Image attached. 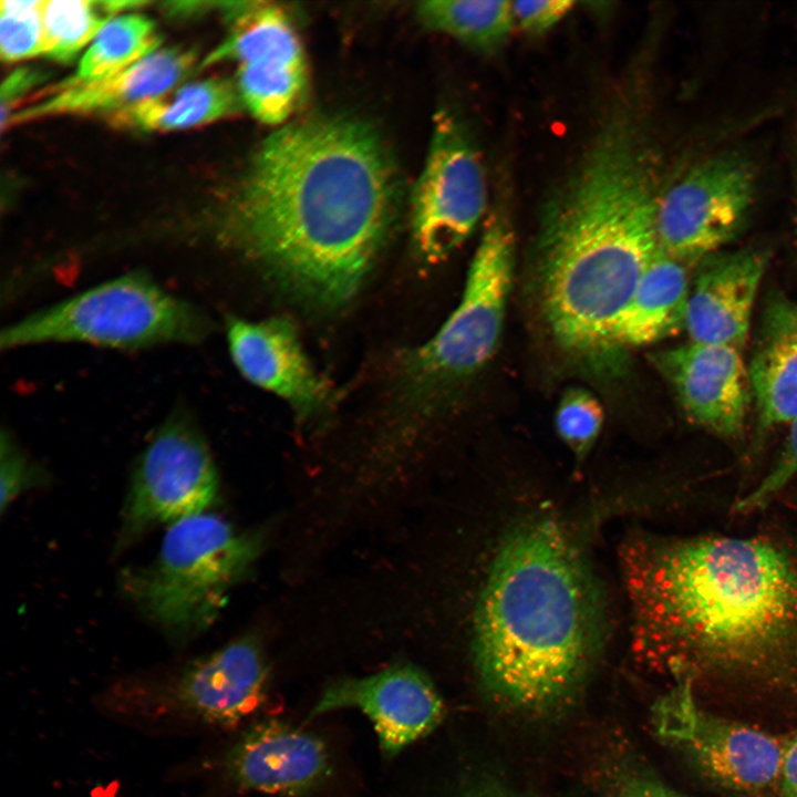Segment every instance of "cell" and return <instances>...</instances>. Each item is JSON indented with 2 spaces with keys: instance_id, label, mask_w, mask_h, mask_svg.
I'll use <instances>...</instances> for the list:
<instances>
[{
  "instance_id": "24",
  "label": "cell",
  "mask_w": 797,
  "mask_h": 797,
  "mask_svg": "<svg viewBox=\"0 0 797 797\" xmlns=\"http://www.w3.org/2000/svg\"><path fill=\"white\" fill-rule=\"evenodd\" d=\"M143 4L145 2L139 1H42V54L69 62L116 13Z\"/></svg>"
},
{
  "instance_id": "29",
  "label": "cell",
  "mask_w": 797,
  "mask_h": 797,
  "mask_svg": "<svg viewBox=\"0 0 797 797\" xmlns=\"http://www.w3.org/2000/svg\"><path fill=\"white\" fill-rule=\"evenodd\" d=\"M797 476V418L789 424V433L773 467L746 496L741 498L735 510L748 514L759 510Z\"/></svg>"
},
{
  "instance_id": "3",
  "label": "cell",
  "mask_w": 797,
  "mask_h": 797,
  "mask_svg": "<svg viewBox=\"0 0 797 797\" xmlns=\"http://www.w3.org/2000/svg\"><path fill=\"white\" fill-rule=\"evenodd\" d=\"M658 199L638 117L620 107L542 211L540 304L567 352L593 361L620 353L615 327L659 251Z\"/></svg>"
},
{
  "instance_id": "26",
  "label": "cell",
  "mask_w": 797,
  "mask_h": 797,
  "mask_svg": "<svg viewBox=\"0 0 797 797\" xmlns=\"http://www.w3.org/2000/svg\"><path fill=\"white\" fill-rule=\"evenodd\" d=\"M603 423L600 402L584 389H570L562 395L555 416L559 437L582 458L596 443Z\"/></svg>"
},
{
  "instance_id": "32",
  "label": "cell",
  "mask_w": 797,
  "mask_h": 797,
  "mask_svg": "<svg viewBox=\"0 0 797 797\" xmlns=\"http://www.w3.org/2000/svg\"><path fill=\"white\" fill-rule=\"evenodd\" d=\"M42 75L39 71L30 68L14 70L2 83L1 86V115L6 120L9 106L27 90L35 85Z\"/></svg>"
},
{
  "instance_id": "25",
  "label": "cell",
  "mask_w": 797,
  "mask_h": 797,
  "mask_svg": "<svg viewBox=\"0 0 797 797\" xmlns=\"http://www.w3.org/2000/svg\"><path fill=\"white\" fill-rule=\"evenodd\" d=\"M159 43L156 27L147 17L121 15L95 37L70 79L91 81L112 75L157 51Z\"/></svg>"
},
{
  "instance_id": "16",
  "label": "cell",
  "mask_w": 797,
  "mask_h": 797,
  "mask_svg": "<svg viewBox=\"0 0 797 797\" xmlns=\"http://www.w3.org/2000/svg\"><path fill=\"white\" fill-rule=\"evenodd\" d=\"M654 363L693 424L726 438L742 434L751 384L739 349L690 341L656 353Z\"/></svg>"
},
{
  "instance_id": "21",
  "label": "cell",
  "mask_w": 797,
  "mask_h": 797,
  "mask_svg": "<svg viewBox=\"0 0 797 797\" xmlns=\"http://www.w3.org/2000/svg\"><path fill=\"white\" fill-rule=\"evenodd\" d=\"M748 376L762 428L797 418V307L772 309Z\"/></svg>"
},
{
  "instance_id": "22",
  "label": "cell",
  "mask_w": 797,
  "mask_h": 797,
  "mask_svg": "<svg viewBox=\"0 0 797 797\" xmlns=\"http://www.w3.org/2000/svg\"><path fill=\"white\" fill-rule=\"evenodd\" d=\"M244 106L236 84L205 79L179 90L139 102L108 116L118 127L173 131L209 124L237 114Z\"/></svg>"
},
{
  "instance_id": "5",
  "label": "cell",
  "mask_w": 797,
  "mask_h": 797,
  "mask_svg": "<svg viewBox=\"0 0 797 797\" xmlns=\"http://www.w3.org/2000/svg\"><path fill=\"white\" fill-rule=\"evenodd\" d=\"M261 541L211 511L186 517L168 526L151 561L121 573V592L170 643L186 645L213 625Z\"/></svg>"
},
{
  "instance_id": "19",
  "label": "cell",
  "mask_w": 797,
  "mask_h": 797,
  "mask_svg": "<svg viewBox=\"0 0 797 797\" xmlns=\"http://www.w3.org/2000/svg\"><path fill=\"white\" fill-rule=\"evenodd\" d=\"M766 265L757 250L714 253L697 265L685 323L691 342L741 350Z\"/></svg>"
},
{
  "instance_id": "2",
  "label": "cell",
  "mask_w": 797,
  "mask_h": 797,
  "mask_svg": "<svg viewBox=\"0 0 797 797\" xmlns=\"http://www.w3.org/2000/svg\"><path fill=\"white\" fill-rule=\"evenodd\" d=\"M624 572L641 654L676 681L797 691V550L770 537L641 536Z\"/></svg>"
},
{
  "instance_id": "15",
  "label": "cell",
  "mask_w": 797,
  "mask_h": 797,
  "mask_svg": "<svg viewBox=\"0 0 797 797\" xmlns=\"http://www.w3.org/2000/svg\"><path fill=\"white\" fill-rule=\"evenodd\" d=\"M221 768L239 788L283 797L309 794L331 773L319 736L276 718L247 727L226 751Z\"/></svg>"
},
{
  "instance_id": "4",
  "label": "cell",
  "mask_w": 797,
  "mask_h": 797,
  "mask_svg": "<svg viewBox=\"0 0 797 797\" xmlns=\"http://www.w3.org/2000/svg\"><path fill=\"white\" fill-rule=\"evenodd\" d=\"M603 624L602 596L568 528L540 514L511 525L475 610L474 655L484 685L524 711L557 705L584 676Z\"/></svg>"
},
{
  "instance_id": "30",
  "label": "cell",
  "mask_w": 797,
  "mask_h": 797,
  "mask_svg": "<svg viewBox=\"0 0 797 797\" xmlns=\"http://www.w3.org/2000/svg\"><path fill=\"white\" fill-rule=\"evenodd\" d=\"M576 3L570 0L511 2L514 23L530 34H544L558 24Z\"/></svg>"
},
{
  "instance_id": "18",
  "label": "cell",
  "mask_w": 797,
  "mask_h": 797,
  "mask_svg": "<svg viewBox=\"0 0 797 797\" xmlns=\"http://www.w3.org/2000/svg\"><path fill=\"white\" fill-rule=\"evenodd\" d=\"M193 50L167 48L153 52L112 75L52 86L40 101L9 115L2 127L58 115H112L139 102L164 95L193 69Z\"/></svg>"
},
{
  "instance_id": "12",
  "label": "cell",
  "mask_w": 797,
  "mask_h": 797,
  "mask_svg": "<svg viewBox=\"0 0 797 797\" xmlns=\"http://www.w3.org/2000/svg\"><path fill=\"white\" fill-rule=\"evenodd\" d=\"M486 198L483 165L469 134L456 116L438 111L411 197L418 253L428 262L449 256L476 228Z\"/></svg>"
},
{
  "instance_id": "33",
  "label": "cell",
  "mask_w": 797,
  "mask_h": 797,
  "mask_svg": "<svg viewBox=\"0 0 797 797\" xmlns=\"http://www.w3.org/2000/svg\"><path fill=\"white\" fill-rule=\"evenodd\" d=\"M777 790L779 797H797V733L786 739Z\"/></svg>"
},
{
  "instance_id": "20",
  "label": "cell",
  "mask_w": 797,
  "mask_h": 797,
  "mask_svg": "<svg viewBox=\"0 0 797 797\" xmlns=\"http://www.w3.org/2000/svg\"><path fill=\"white\" fill-rule=\"evenodd\" d=\"M690 290L687 266L659 249L618 321V351L652 344L685 329Z\"/></svg>"
},
{
  "instance_id": "34",
  "label": "cell",
  "mask_w": 797,
  "mask_h": 797,
  "mask_svg": "<svg viewBox=\"0 0 797 797\" xmlns=\"http://www.w3.org/2000/svg\"><path fill=\"white\" fill-rule=\"evenodd\" d=\"M484 797H504V796H496V795H485Z\"/></svg>"
},
{
  "instance_id": "1",
  "label": "cell",
  "mask_w": 797,
  "mask_h": 797,
  "mask_svg": "<svg viewBox=\"0 0 797 797\" xmlns=\"http://www.w3.org/2000/svg\"><path fill=\"white\" fill-rule=\"evenodd\" d=\"M398 188L370 125L340 115L296 121L260 144L217 235L297 298L338 308L379 253Z\"/></svg>"
},
{
  "instance_id": "11",
  "label": "cell",
  "mask_w": 797,
  "mask_h": 797,
  "mask_svg": "<svg viewBox=\"0 0 797 797\" xmlns=\"http://www.w3.org/2000/svg\"><path fill=\"white\" fill-rule=\"evenodd\" d=\"M653 721L658 735L716 784L745 795L778 789L786 741L707 711L693 682L676 681L655 704Z\"/></svg>"
},
{
  "instance_id": "7",
  "label": "cell",
  "mask_w": 797,
  "mask_h": 797,
  "mask_svg": "<svg viewBox=\"0 0 797 797\" xmlns=\"http://www.w3.org/2000/svg\"><path fill=\"white\" fill-rule=\"evenodd\" d=\"M262 648L250 633L163 673L106 691L102 707L126 724L161 731L232 727L251 716L268 690Z\"/></svg>"
},
{
  "instance_id": "28",
  "label": "cell",
  "mask_w": 797,
  "mask_h": 797,
  "mask_svg": "<svg viewBox=\"0 0 797 797\" xmlns=\"http://www.w3.org/2000/svg\"><path fill=\"white\" fill-rule=\"evenodd\" d=\"M48 473L2 431L0 442V511L3 515L23 493L45 486Z\"/></svg>"
},
{
  "instance_id": "6",
  "label": "cell",
  "mask_w": 797,
  "mask_h": 797,
  "mask_svg": "<svg viewBox=\"0 0 797 797\" xmlns=\"http://www.w3.org/2000/svg\"><path fill=\"white\" fill-rule=\"evenodd\" d=\"M210 318L142 271H132L37 310L3 328L6 350L80 343L137 350L201 343Z\"/></svg>"
},
{
  "instance_id": "10",
  "label": "cell",
  "mask_w": 797,
  "mask_h": 797,
  "mask_svg": "<svg viewBox=\"0 0 797 797\" xmlns=\"http://www.w3.org/2000/svg\"><path fill=\"white\" fill-rule=\"evenodd\" d=\"M230 32L204 60L238 63L236 86L244 106L260 122L281 124L309 90L306 54L289 13L267 2H227Z\"/></svg>"
},
{
  "instance_id": "9",
  "label": "cell",
  "mask_w": 797,
  "mask_h": 797,
  "mask_svg": "<svg viewBox=\"0 0 797 797\" xmlns=\"http://www.w3.org/2000/svg\"><path fill=\"white\" fill-rule=\"evenodd\" d=\"M514 251L509 221L504 215H491L457 308L413 361V370L422 381L463 379L491 358L500 339L513 283Z\"/></svg>"
},
{
  "instance_id": "13",
  "label": "cell",
  "mask_w": 797,
  "mask_h": 797,
  "mask_svg": "<svg viewBox=\"0 0 797 797\" xmlns=\"http://www.w3.org/2000/svg\"><path fill=\"white\" fill-rule=\"evenodd\" d=\"M753 192V170L736 155H716L696 164L659 195V249L687 267L698 265L734 236Z\"/></svg>"
},
{
  "instance_id": "27",
  "label": "cell",
  "mask_w": 797,
  "mask_h": 797,
  "mask_svg": "<svg viewBox=\"0 0 797 797\" xmlns=\"http://www.w3.org/2000/svg\"><path fill=\"white\" fill-rule=\"evenodd\" d=\"M42 1L2 0L0 3V53L15 62L42 53Z\"/></svg>"
},
{
  "instance_id": "23",
  "label": "cell",
  "mask_w": 797,
  "mask_h": 797,
  "mask_svg": "<svg viewBox=\"0 0 797 797\" xmlns=\"http://www.w3.org/2000/svg\"><path fill=\"white\" fill-rule=\"evenodd\" d=\"M416 15L427 29L484 52L500 48L515 25L511 1L506 0L423 1Z\"/></svg>"
},
{
  "instance_id": "14",
  "label": "cell",
  "mask_w": 797,
  "mask_h": 797,
  "mask_svg": "<svg viewBox=\"0 0 797 797\" xmlns=\"http://www.w3.org/2000/svg\"><path fill=\"white\" fill-rule=\"evenodd\" d=\"M340 710L365 715L382 753L393 756L429 734L442 721L444 705L426 674L411 664H394L370 675L328 683L307 720Z\"/></svg>"
},
{
  "instance_id": "17",
  "label": "cell",
  "mask_w": 797,
  "mask_h": 797,
  "mask_svg": "<svg viewBox=\"0 0 797 797\" xmlns=\"http://www.w3.org/2000/svg\"><path fill=\"white\" fill-rule=\"evenodd\" d=\"M226 337L234 364L250 383L277 394L302 414L327 405L330 387L310 363L290 320L253 322L231 317Z\"/></svg>"
},
{
  "instance_id": "31",
  "label": "cell",
  "mask_w": 797,
  "mask_h": 797,
  "mask_svg": "<svg viewBox=\"0 0 797 797\" xmlns=\"http://www.w3.org/2000/svg\"><path fill=\"white\" fill-rule=\"evenodd\" d=\"M614 797H684L659 779L645 774H632L622 779Z\"/></svg>"
},
{
  "instance_id": "8",
  "label": "cell",
  "mask_w": 797,
  "mask_h": 797,
  "mask_svg": "<svg viewBox=\"0 0 797 797\" xmlns=\"http://www.w3.org/2000/svg\"><path fill=\"white\" fill-rule=\"evenodd\" d=\"M218 495V470L201 429L185 413L169 416L135 463L116 550L159 525L210 511Z\"/></svg>"
}]
</instances>
